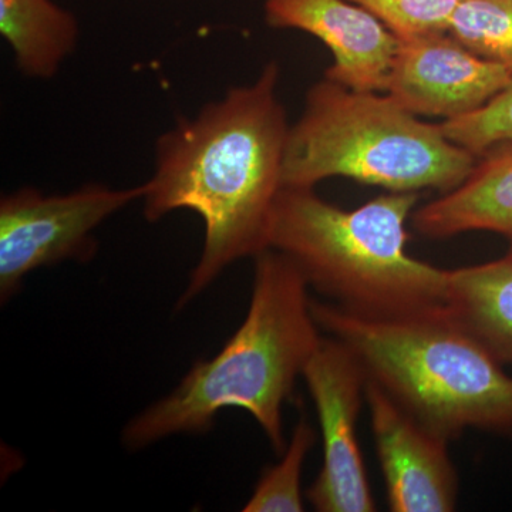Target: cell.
Wrapping results in <instances>:
<instances>
[{
  "label": "cell",
  "mask_w": 512,
  "mask_h": 512,
  "mask_svg": "<svg viewBox=\"0 0 512 512\" xmlns=\"http://www.w3.org/2000/svg\"><path fill=\"white\" fill-rule=\"evenodd\" d=\"M477 158L389 94L357 92L323 77L289 128L282 185L315 188L343 177L389 192H448Z\"/></svg>",
  "instance_id": "cell-5"
},
{
  "label": "cell",
  "mask_w": 512,
  "mask_h": 512,
  "mask_svg": "<svg viewBox=\"0 0 512 512\" xmlns=\"http://www.w3.org/2000/svg\"><path fill=\"white\" fill-rule=\"evenodd\" d=\"M247 318L210 360H198L163 399L133 417L121 434L127 450H143L175 434H200L229 407L254 417L276 453L286 448L284 406L322 342L309 285L288 256H255Z\"/></svg>",
  "instance_id": "cell-2"
},
{
  "label": "cell",
  "mask_w": 512,
  "mask_h": 512,
  "mask_svg": "<svg viewBox=\"0 0 512 512\" xmlns=\"http://www.w3.org/2000/svg\"><path fill=\"white\" fill-rule=\"evenodd\" d=\"M0 33L23 76L49 80L79 45L80 25L53 0H0Z\"/></svg>",
  "instance_id": "cell-13"
},
{
  "label": "cell",
  "mask_w": 512,
  "mask_h": 512,
  "mask_svg": "<svg viewBox=\"0 0 512 512\" xmlns=\"http://www.w3.org/2000/svg\"><path fill=\"white\" fill-rule=\"evenodd\" d=\"M318 413L323 464L306 491L320 512H373L375 498L357 440V420L366 403L365 370L339 339L323 338L303 370Z\"/></svg>",
  "instance_id": "cell-7"
},
{
  "label": "cell",
  "mask_w": 512,
  "mask_h": 512,
  "mask_svg": "<svg viewBox=\"0 0 512 512\" xmlns=\"http://www.w3.org/2000/svg\"><path fill=\"white\" fill-rule=\"evenodd\" d=\"M366 404L393 512L456 510L458 474L448 441L367 380Z\"/></svg>",
  "instance_id": "cell-9"
},
{
  "label": "cell",
  "mask_w": 512,
  "mask_h": 512,
  "mask_svg": "<svg viewBox=\"0 0 512 512\" xmlns=\"http://www.w3.org/2000/svg\"><path fill=\"white\" fill-rule=\"evenodd\" d=\"M312 311L320 329L355 353L367 380L427 429L448 441L467 430L512 437V376L446 306L376 318L312 299Z\"/></svg>",
  "instance_id": "cell-4"
},
{
  "label": "cell",
  "mask_w": 512,
  "mask_h": 512,
  "mask_svg": "<svg viewBox=\"0 0 512 512\" xmlns=\"http://www.w3.org/2000/svg\"><path fill=\"white\" fill-rule=\"evenodd\" d=\"M399 37L448 32L460 0H349Z\"/></svg>",
  "instance_id": "cell-16"
},
{
  "label": "cell",
  "mask_w": 512,
  "mask_h": 512,
  "mask_svg": "<svg viewBox=\"0 0 512 512\" xmlns=\"http://www.w3.org/2000/svg\"><path fill=\"white\" fill-rule=\"evenodd\" d=\"M315 443V431L305 419L296 424L281 461L268 468L245 504V512H301L302 470Z\"/></svg>",
  "instance_id": "cell-15"
},
{
  "label": "cell",
  "mask_w": 512,
  "mask_h": 512,
  "mask_svg": "<svg viewBox=\"0 0 512 512\" xmlns=\"http://www.w3.org/2000/svg\"><path fill=\"white\" fill-rule=\"evenodd\" d=\"M440 126L453 143L477 157L498 144L512 143V83L480 110Z\"/></svg>",
  "instance_id": "cell-17"
},
{
  "label": "cell",
  "mask_w": 512,
  "mask_h": 512,
  "mask_svg": "<svg viewBox=\"0 0 512 512\" xmlns=\"http://www.w3.org/2000/svg\"><path fill=\"white\" fill-rule=\"evenodd\" d=\"M412 221L427 238L494 232L508 239L512 251V143L498 144L478 156L463 183L414 211Z\"/></svg>",
  "instance_id": "cell-11"
},
{
  "label": "cell",
  "mask_w": 512,
  "mask_h": 512,
  "mask_svg": "<svg viewBox=\"0 0 512 512\" xmlns=\"http://www.w3.org/2000/svg\"><path fill=\"white\" fill-rule=\"evenodd\" d=\"M143 184L113 188L86 184L67 194L23 187L0 200V301L8 302L36 269L96 255L103 222L141 201Z\"/></svg>",
  "instance_id": "cell-6"
},
{
  "label": "cell",
  "mask_w": 512,
  "mask_h": 512,
  "mask_svg": "<svg viewBox=\"0 0 512 512\" xmlns=\"http://www.w3.org/2000/svg\"><path fill=\"white\" fill-rule=\"evenodd\" d=\"M281 67L265 64L254 82L175 123L158 138L154 171L143 184L144 217L163 220L194 211L205 227L204 248L178 308L207 291L229 265L266 249L269 222L282 187L289 126L279 99Z\"/></svg>",
  "instance_id": "cell-1"
},
{
  "label": "cell",
  "mask_w": 512,
  "mask_h": 512,
  "mask_svg": "<svg viewBox=\"0 0 512 512\" xmlns=\"http://www.w3.org/2000/svg\"><path fill=\"white\" fill-rule=\"evenodd\" d=\"M446 309L501 365H512V251L448 271Z\"/></svg>",
  "instance_id": "cell-12"
},
{
  "label": "cell",
  "mask_w": 512,
  "mask_h": 512,
  "mask_svg": "<svg viewBox=\"0 0 512 512\" xmlns=\"http://www.w3.org/2000/svg\"><path fill=\"white\" fill-rule=\"evenodd\" d=\"M419 192H389L342 210L315 188L282 187L266 249L288 256L309 288L340 308L376 318L437 311L447 302L448 271L407 252V220Z\"/></svg>",
  "instance_id": "cell-3"
},
{
  "label": "cell",
  "mask_w": 512,
  "mask_h": 512,
  "mask_svg": "<svg viewBox=\"0 0 512 512\" xmlns=\"http://www.w3.org/2000/svg\"><path fill=\"white\" fill-rule=\"evenodd\" d=\"M512 83V72L467 49L448 32L399 39L386 92L416 116L458 119Z\"/></svg>",
  "instance_id": "cell-8"
},
{
  "label": "cell",
  "mask_w": 512,
  "mask_h": 512,
  "mask_svg": "<svg viewBox=\"0 0 512 512\" xmlns=\"http://www.w3.org/2000/svg\"><path fill=\"white\" fill-rule=\"evenodd\" d=\"M448 33L512 72V0H460Z\"/></svg>",
  "instance_id": "cell-14"
},
{
  "label": "cell",
  "mask_w": 512,
  "mask_h": 512,
  "mask_svg": "<svg viewBox=\"0 0 512 512\" xmlns=\"http://www.w3.org/2000/svg\"><path fill=\"white\" fill-rule=\"evenodd\" d=\"M265 20L275 29L309 33L333 56L326 79L357 90L386 92L399 37L349 0H265Z\"/></svg>",
  "instance_id": "cell-10"
}]
</instances>
